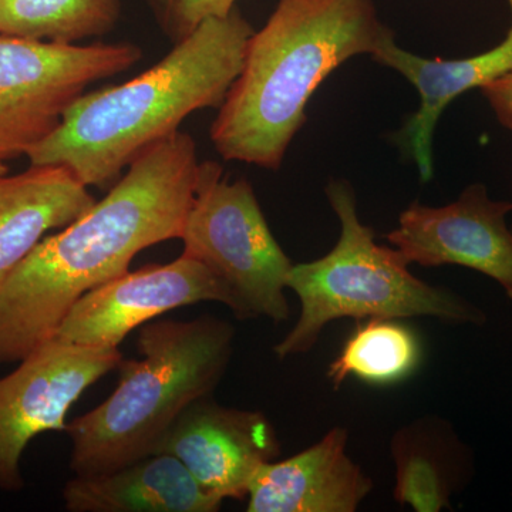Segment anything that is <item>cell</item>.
<instances>
[{
	"label": "cell",
	"mask_w": 512,
	"mask_h": 512,
	"mask_svg": "<svg viewBox=\"0 0 512 512\" xmlns=\"http://www.w3.org/2000/svg\"><path fill=\"white\" fill-rule=\"evenodd\" d=\"M348 430L333 427L295 456L256 471L248 512H355L373 481L348 454Z\"/></svg>",
	"instance_id": "7c38bea8"
},
{
	"label": "cell",
	"mask_w": 512,
	"mask_h": 512,
	"mask_svg": "<svg viewBox=\"0 0 512 512\" xmlns=\"http://www.w3.org/2000/svg\"><path fill=\"white\" fill-rule=\"evenodd\" d=\"M511 211L512 202L491 200L484 184H473L444 207L413 202L386 239L410 264L458 265L480 272L512 301Z\"/></svg>",
	"instance_id": "30bf717a"
},
{
	"label": "cell",
	"mask_w": 512,
	"mask_h": 512,
	"mask_svg": "<svg viewBox=\"0 0 512 512\" xmlns=\"http://www.w3.org/2000/svg\"><path fill=\"white\" fill-rule=\"evenodd\" d=\"M121 0H0V36L77 45L109 35Z\"/></svg>",
	"instance_id": "ac0fdd59"
},
{
	"label": "cell",
	"mask_w": 512,
	"mask_h": 512,
	"mask_svg": "<svg viewBox=\"0 0 512 512\" xmlns=\"http://www.w3.org/2000/svg\"><path fill=\"white\" fill-rule=\"evenodd\" d=\"M420 362V340L409 326L400 319H367L346 340L326 376L335 389L349 377L387 386L412 376Z\"/></svg>",
	"instance_id": "e0dca14e"
},
{
	"label": "cell",
	"mask_w": 512,
	"mask_h": 512,
	"mask_svg": "<svg viewBox=\"0 0 512 512\" xmlns=\"http://www.w3.org/2000/svg\"><path fill=\"white\" fill-rule=\"evenodd\" d=\"M238 0H146L158 28L173 45L183 42L202 22L227 16Z\"/></svg>",
	"instance_id": "d6986e66"
},
{
	"label": "cell",
	"mask_w": 512,
	"mask_h": 512,
	"mask_svg": "<svg viewBox=\"0 0 512 512\" xmlns=\"http://www.w3.org/2000/svg\"><path fill=\"white\" fill-rule=\"evenodd\" d=\"M222 174L215 161L200 163L181 231L183 255L214 275L238 319L284 322L291 316L285 295L291 259L272 235L252 185L244 178L231 183Z\"/></svg>",
	"instance_id": "8992f818"
},
{
	"label": "cell",
	"mask_w": 512,
	"mask_h": 512,
	"mask_svg": "<svg viewBox=\"0 0 512 512\" xmlns=\"http://www.w3.org/2000/svg\"><path fill=\"white\" fill-rule=\"evenodd\" d=\"M70 512H217L212 497L171 454H151L127 466L67 481L62 493Z\"/></svg>",
	"instance_id": "5bb4252c"
},
{
	"label": "cell",
	"mask_w": 512,
	"mask_h": 512,
	"mask_svg": "<svg viewBox=\"0 0 512 512\" xmlns=\"http://www.w3.org/2000/svg\"><path fill=\"white\" fill-rule=\"evenodd\" d=\"M87 188L60 165H32L0 178V284L47 232L67 227L96 204Z\"/></svg>",
	"instance_id": "9a60e30c"
},
{
	"label": "cell",
	"mask_w": 512,
	"mask_h": 512,
	"mask_svg": "<svg viewBox=\"0 0 512 512\" xmlns=\"http://www.w3.org/2000/svg\"><path fill=\"white\" fill-rule=\"evenodd\" d=\"M198 177L197 144L175 131L128 165L86 214L43 238L0 284V363L55 339L74 303L126 274L141 251L180 239Z\"/></svg>",
	"instance_id": "6da1fadb"
},
{
	"label": "cell",
	"mask_w": 512,
	"mask_h": 512,
	"mask_svg": "<svg viewBox=\"0 0 512 512\" xmlns=\"http://www.w3.org/2000/svg\"><path fill=\"white\" fill-rule=\"evenodd\" d=\"M6 173H8V167H6L5 163L0 160V178H2L3 175H6Z\"/></svg>",
	"instance_id": "44dd1931"
},
{
	"label": "cell",
	"mask_w": 512,
	"mask_h": 512,
	"mask_svg": "<svg viewBox=\"0 0 512 512\" xmlns=\"http://www.w3.org/2000/svg\"><path fill=\"white\" fill-rule=\"evenodd\" d=\"M393 497L416 512L451 510V498L473 476V456L447 420L423 416L390 440Z\"/></svg>",
	"instance_id": "2e32d148"
},
{
	"label": "cell",
	"mask_w": 512,
	"mask_h": 512,
	"mask_svg": "<svg viewBox=\"0 0 512 512\" xmlns=\"http://www.w3.org/2000/svg\"><path fill=\"white\" fill-rule=\"evenodd\" d=\"M326 197L340 224L338 242L316 261L292 265L286 286L301 301V315L281 342L278 359L303 355L333 320L436 318L454 325H483L484 312L448 289L420 281L396 248L376 244L357 215L355 191L332 180Z\"/></svg>",
	"instance_id": "5b68a950"
},
{
	"label": "cell",
	"mask_w": 512,
	"mask_h": 512,
	"mask_svg": "<svg viewBox=\"0 0 512 512\" xmlns=\"http://www.w3.org/2000/svg\"><path fill=\"white\" fill-rule=\"evenodd\" d=\"M508 5L511 28L507 37L481 55L456 60L426 59L397 46L394 37L387 39L372 55L375 62L403 74L419 92V110L407 120L402 138L423 183H429L434 175V130L448 104L468 90L481 89L512 72V0H508Z\"/></svg>",
	"instance_id": "4fadbf2b"
},
{
	"label": "cell",
	"mask_w": 512,
	"mask_h": 512,
	"mask_svg": "<svg viewBox=\"0 0 512 512\" xmlns=\"http://www.w3.org/2000/svg\"><path fill=\"white\" fill-rule=\"evenodd\" d=\"M480 90L501 126L512 133V72L485 84Z\"/></svg>",
	"instance_id": "ffe728a7"
},
{
	"label": "cell",
	"mask_w": 512,
	"mask_h": 512,
	"mask_svg": "<svg viewBox=\"0 0 512 512\" xmlns=\"http://www.w3.org/2000/svg\"><path fill=\"white\" fill-rule=\"evenodd\" d=\"M141 56L127 42L80 46L0 36V160L26 156L90 84L126 72Z\"/></svg>",
	"instance_id": "52a82bcc"
},
{
	"label": "cell",
	"mask_w": 512,
	"mask_h": 512,
	"mask_svg": "<svg viewBox=\"0 0 512 512\" xmlns=\"http://www.w3.org/2000/svg\"><path fill=\"white\" fill-rule=\"evenodd\" d=\"M254 32L238 6L205 20L140 76L74 101L59 127L30 148V164L60 165L86 187L116 184L124 168L194 111L220 109Z\"/></svg>",
	"instance_id": "7a4b0ae2"
},
{
	"label": "cell",
	"mask_w": 512,
	"mask_h": 512,
	"mask_svg": "<svg viewBox=\"0 0 512 512\" xmlns=\"http://www.w3.org/2000/svg\"><path fill=\"white\" fill-rule=\"evenodd\" d=\"M121 360L119 349H87L53 339L0 377V490L18 493L25 487L20 464L30 441L47 431H64L73 404Z\"/></svg>",
	"instance_id": "ba28073f"
},
{
	"label": "cell",
	"mask_w": 512,
	"mask_h": 512,
	"mask_svg": "<svg viewBox=\"0 0 512 512\" xmlns=\"http://www.w3.org/2000/svg\"><path fill=\"white\" fill-rule=\"evenodd\" d=\"M201 302L225 305L227 299L204 265L181 254L170 264L127 271L87 292L67 313L55 339L87 349H119L133 330Z\"/></svg>",
	"instance_id": "9c48e42d"
},
{
	"label": "cell",
	"mask_w": 512,
	"mask_h": 512,
	"mask_svg": "<svg viewBox=\"0 0 512 512\" xmlns=\"http://www.w3.org/2000/svg\"><path fill=\"white\" fill-rule=\"evenodd\" d=\"M234 339L231 323L214 316L141 326V359L121 360L119 384L109 399L66 424L73 473H109L154 454L178 416L217 389Z\"/></svg>",
	"instance_id": "277c9868"
},
{
	"label": "cell",
	"mask_w": 512,
	"mask_h": 512,
	"mask_svg": "<svg viewBox=\"0 0 512 512\" xmlns=\"http://www.w3.org/2000/svg\"><path fill=\"white\" fill-rule=\"evenodd\" d=\"M507 2H508V0H507Z\"/></svg>",
	"instance_id": "7402d4cb"
},
{
	"label": "cell",
	"mask_w": 512,
	"mask_h": 512,
	"mask_svg": "<svg viewBox=\"0 0 512 512\" xmlns=\"http://www.w3.org/2000/svg\"><path fill=\"white\" fill-rule=\"evenodd\" d=\"M154 454L177 457L212 497L242 500L256 471L281 456V443L264 413L221 406L210 396L178 416Z\"/></svg>",
	"instance_id": "8fae6325"
},
{
	"label": "cell",
	"mask_w": 512,
	"mask_h": 512,
	"mask_svg": "<svg viewBox=\"0 0 512 512\" xmlns=\"http://www.w3.org/2000/svg\"><path fill=\"white\" fill-rule=\"evenodd\" d=\"M390 37L373 0H278L249 39L241 73L212 123L215 150L227 161L278 170L323 80Z\"/></svg>",
	"instance_id": "3957f363"
}]
</instances>
